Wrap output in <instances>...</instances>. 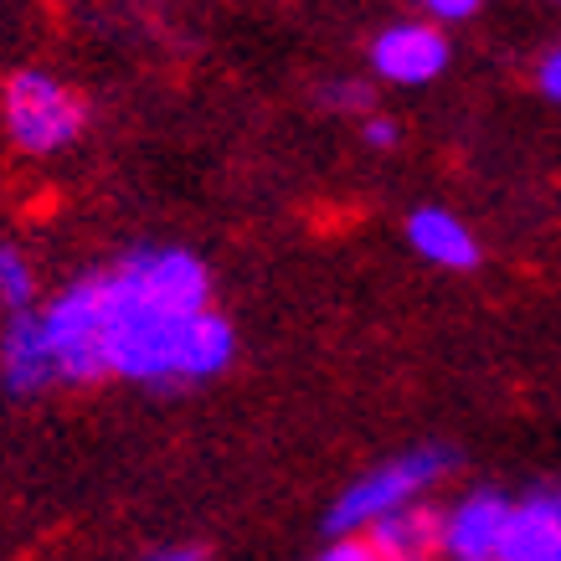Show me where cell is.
<instances>
[{"label": "cell", "mask_w": 561, "mask_h": 561, "mask_svg": "<svg viewBox=\"0 0 561 561\" xmlns=\"http://www.w3.org/2000/svg\"><path fill=\"white\" fill-rule=\"evenodd\" d=\"M99 305L103 381L181 387L232 366L238 335L211 309V273L186 248H135L114 268L88 273Z\"/></svg>", "instance_id": "1"}, {"label": "cell", "mask_w": 561, "mask_h": 561, "mask_svg": "<svg viewBox=\"0 0 561 561\" xmlns=\"http://www.w3.org/2000/svg\"><path fill=\"white\" fill-rule=\"evenodd\" d=\"M83 124H88V103L62 78H51L42 68L11 72L5 88H0V129H5L16 154L51 160L68 145H78Z\"/></svg>", "instance_id": "2"}, {"label": "cell", "mask_w": 561, "mask_h": 561, "mask_svg": "<svg viewBox=\"0 0 561 561\" xmlns=\"http://www.w3.org/2000/svg\"><path fill=\"white\" fill-rule=\"evenodd\" d=\"M443 469H448V454H443V448H417V454H402V459H391V463H381V469H371V474H360L356 484L330 505L324 536L366 530L376 515H387V511H397V505L417 500L423 490H433Z\"/></svg>", "instance_id": "3"}, {"label": "cell", "mask_w": 561, "mask_h": 561, "mask_svg": "<svg viewBox=\"0 0 561 561\" xmlns=\"http://www.w3.org/2000/svg\"><path fill=\"white\" fill-rule=\"evenodd\" d=\"M42 335L51 345V366L62 387H93L103 381L99 356V305H93V278H78L42 309Z\"/></svg>", "instance_id": "4"}, {"label": "cell", "mask_w": 561, "mask_h": 561, "mask_svg": "<svg viewBox=\"0 0 561 561\" xmlns=\"http://www.w3.org/2000/svg\"><path fill=\"white\" fill-rule=\"evenodd\" d=\"M371 68H376V78H387L397 88L433 83L448 68V42L427 21H397V26H387L371 42Z\"/></svg>", "instance_id": "5"}, {"label": "cell", "mask_w": 561, "mask_h": 561, "mask_svg": "<svg viewBox=\"0 0 561 561\" xmlns=\"http://www.w3.org/2000/svg\"><path fill=\"white\" fill-rule=\"evenodd\" d=\"M51 381H57V366H51V345L42 335V314L11 309V320L0 330V387L11 397H36Z\"/></svg>", "instance_id": "6"}, {"label": "cell", "mask_w": 561, "mask_h": 561, "mask_svg": "<svg viewBox=\"0 0 561 561\" xmlns=\"http://www.w3.org/2000/svg\"><path fill=\"white\" fill-rule=\"evenodd\" d=\"M505 520H511V500H505V494H469V500L454 505V515L443 520L438 546L459 561H500Z\"/></svg>", "instance_id": "7"}, {"label": "cell", "mask_w": 561, "mask_h": 561, "mask_svg": "<svg viewBox=\"0 0 561 561\" xmlns=\"http://www.w3.org/2000/svg\"><path fill=\"white\" fill-rule=\"evenodd\" d=\"M500 561H561V490L511 500Z\"/></svg>", "instance_id": "8"}, {"label": "cell", "mask_w": 561, "mask_h": 561, "mask_svg": "<svg viewBox=\"0 0 561 561\" xmlns=\"http://www.w3.org/2000/svg\"><path fill=\"white\" fill-rule=\"evenodd\" d=\"M408 242L427 257V263H438V268H474L479 263L474 232H469L454 211H443V206H423V211H412L408 217Z\"/></svg>", "instance_id": "9"}, {"label": "cell", "mask_w": 561, "mask_h": 561, "mask_svg": "<svg viewBox=\"0 0 561 561\" xmlns=\"http://www.w3.org/2000/svg\"><path fill=\"white\" fill-rule=\"evenodd\" d=\"M360 536L371 541V557H423V551L438 546L443 520L433 511H423L417 500H408V505H397V511L376 515Z\"/></svg>", "instance_id": "10"}, {"label": "cell", "mask_w": 561, "mask_h": 561, "mask_svg": "<svg viewBox=\"0 0 561 561\" xmlns=\"http://www.w3.org/2000/svg\"><path fill=\"white\" fill-rule=\"evenodd\" d=\"M0 305H5V314L36 305V268L16 242H0Z\"/></svg>", "instance_id": "11"}, {"label": "cell", "mask_w": 561, "mask_h": 561, "mask_svg": "<svg viewBox=\"0 0 561 561\" xmlns=\"http://www.w3.org/2000/svg\"><path fill=\"white\" fill-rule=\"evenodd\" d=\"M324 103L351 114V108H366V103H371V88L366 83H335V88H324Z\"/></svg>", "instance_id": "12"}, {"label": "cell", "mask_w": 561, "mask_h": 561, "mask_svg": "<svg viewBox=\"0 0 561 561\" xmlns=\"http://www.w3.org/2000/svg\"><path fill=\"white\" fill-rule=\"evenodd\" d=\"M423 11L438 21H463L479 11V0H423Z\"/></svg>", "instance_id": "13"}, {"label": "cell", "mask_w": 561, "mask_h": 561, "mask_svg": "<svg viewBox=\"0 0 561 561\" xmlns=\"http://www.w3.org/2000/svg\"><path fill=\"white\" fill-rule=\"evenodd\" d=\"M360 135H366V145H371V150H391V145H397V124H391V119H366V129H360Z\"/></svg>", "instance_id": "14"}, {"label": "cell", "mask_w": 561, "mask_h": 561, "mask_svg": "<svg viewBox=\"0 0 561 561\" xmlns=\"http://www.w3.org/2000/svg\"><path fill=\"white\" fill-rule=\"evenodd\" d=\"M541 93H546V99H557V103H561V47L541 62Z\"/></svg>", "instance_id": "15"}]
</instances>
